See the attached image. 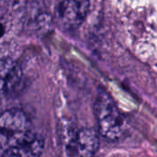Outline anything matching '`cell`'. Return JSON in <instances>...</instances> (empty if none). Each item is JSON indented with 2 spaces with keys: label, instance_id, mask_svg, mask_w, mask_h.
<instances>
[{
  "label": "cell",
  "instance_id": "cell-1",
  "mask_svg": "<svg viewBox=\"0 0 157 157\" xmlns=\"http://www.w3.org/2000/svg\"><path fill=\"white\" fill-rule=\"evenodd\" d=\"M95 117L98 133L108 142H117L127 132V123L115 101L104 89H99L95 101Z\"/></svg>",
  "mask_w": 157,
  "mask_h": 157
},
{
  "label": "cell",
  "instance_id": "cell-2",
  "mask_svg": "<svg viewBox=\"0 0 157 157\" xmlns=\"http://www.w3.org/2000/svg\"><path fill=\"white\" fill-rule=\"evenodd\" d=\"M31 132L29 119L21 109H11L2 113L0 119V142L2 150L21 141Z\"/></svg>",
  "mask_w": 157,
  "mask_h": 157
},
{
  "label": "cell",
  "instance_id": "cell-3",
  "mask_svg": "<svg viewBox=\"0 0 157 157\" xmlns=\"http://www.w3.org/2000/svg\"><path fill=\"white\" fill-rule=\"evenodd\" d=\"M90 0H63L55 12L58 25L66 30L77 29L86 17Z\"/></svg>",
  "mask_w": 157,
  "mask_h": 157
},
{
  "label": "cell",
  "instance_id": "cell-4",
  "mask_svg": "<svg viewBox=\"0 0 157 157\" xmlns=\"http://www.w3.org/2000/svg\"><path fill=\"white\" fill-rule=\"evenodd\" d=\"M98 132L84 128L67 142L66 150L70 157H93L99 147Z\"/></svg>",
  "mask_w": 157,
  "mask_h": 157
},
{
  "label": "cell",
  "instance_id": "cell-5",
  "mask_svg": "<svg viewBox=\"0 0 157 157\" xmlns=\"http://www.w3.org/2000/svg\"><path fill=\"white\" fill-rule=\"evenodd\" d=\"M43 150V138L31 132L21 141L4 149L1 157H40Z\"/></svg>",
  "mask_w": 157,
  "mask_h": 157
},
{
  "label": "cell",
  "instance_id": "cell-6",
  "mask_svg": "<svg viewBox=\"0 0 157 157\" xmlns=\"http://www.w3.org/2000/svg\"><path fill=\"white\" fill-rule=\"evenodd\" d=\"M24 85L22 70L8 60H3L1 64V89L6 97L17 95Z\"/></svg>",
  "mask_w": 157,
  "mask_h": 157
}]
</instances>
